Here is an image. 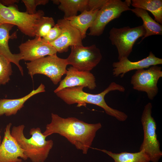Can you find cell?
<instances>
[{
  "instance_id": "obj_10",
  "label": "cell",
  "mask_w": 162,
  "mask_h": 162,
  "mask_svg": "<svg viewBox=\"0 0 162 162\" xmlns=\"http://www.w3.org/2000/svg\"><path fill=\"white\" fill-rule=\"evenodd\" d=\"M130 10L125 0H108L98 10L92 25L89 28L88 35L93 36L101 35L106 26L110 22L118 18L122 12Z\"/></svg>"
},
{
  "instance_id": "obj_17",
  "label": "cell",
  "mask_w": 162,
  "mask_h": 162,
  "mask_svg": "<svg viewBox=\"0 0 162 162\" xmlns=\"http://www.w3.org/2000/svg\"><path fill=\"white\" fill-rule=\"evenodd\" d=\"M45 86L41 83L35 90L22 98L16 99H0V116L5 115L9 116L16 114L24 106L25 103L34 95L45 92Z\"/></svg>"
},
{
  "instance_id": "obj_13",
  "label": "cell",
  "mask_w": 162,
  "mask_h": 162,
  "mask_svg": "<svg viewBox=\"0 0 162 162\" xmlns=\"http://www.w3.org/2000/svg\"><path fill=\"white\" fill-rule=\"evenodd\" d=\"M12 124L5 128L3 139L0 145V162H22L28 158L11 134Z\"/></svg>"
},
{
  "instance_id": "obj_5",
  "label": "cell",
  "mask_w": 162,
  "mask_h": 162,
  "mask_svg": "<svg viewBox=\"0 0 162 162\" xmlns=\"http://www.w3.org/2000/svg\"><path fill=\"white\" fill-rule=\"evenodd\" d=\"M152 107L151 103H148L145 106L142 114L141 121L144 136L139 151L143 150L150 161L158 162L162 156V152L156 133V122L152 115Z\"/></svg>"
},
{
  "instance_id": "obj_18",
  "label": "cell",
  "mask_w": 162,
  "mask_h": 162,
  "mask_svg": "<svg viewBox=\"0 0 162 162\" xmlns=\"http://www.w3.org/2000/svg\"><path fill=\"white\" fill-rule=\"evenodd\" d=\"M98 10H86L79 15L66 19L79 31L83 40L86 37L88 29L92 25Z\"/></svg>"
},
{
  "instance_id": "obj_28",
  "label": "cell",
  "mask_w": 162,
  "mask_h": 162,
  "mask_svg": "<svg viewBox=\"0 0 162 162\" xmlns=\"http://www.w3.org/2000/svg\"><path fill=\"white\" fill-rule=\"evenodd\" d=\"M18 0H0V2L3 5L7 6H14L16 5V3L19 2Z\"/></svg>"
},
{
  "instance_id": "obj_16",
  "label": "cell",
  "mask_w": 162,
  "mask_h": 162,
  "mask_svg": "<svg viewBox=\"0 0 162 162\" xmlns=\"http://www.w3.org/2000/svg\"><path fill=\"white\" fill-rule=\"evenodd\" d=\"M14 25L8 23H0V53L4 56L10 62L14 64L18 67L21 74L23 75L22 68L19 62L22 60L20 53L13 54L10 50L8 45L9 39L14 37L10 35V32Z\"/></svg>"
},
{
  "instance_id": "obj_24",
  "label": "cell",
  "mask_w": 162,
  "mask_h": 162,
  "mask_svg": "<svg viewBox=\"0 0 162 162\" xmlns=\"http://www.w3.org/2000/svg\"><path fill=\"white\" fill-rule=\"evenodd\" d=\"M10 62L0 53V86L5 85L10 80L12 72Z\"/></svg>"
},
{
  "instance_id": "obj_29",
  "label": "cell",
  "mask_w": 162,
  "mask_h": 162,
  "mask_svg": "<svg viewBox=\"0 0 162 162\" xmlns=\"http://www.w3.org/2000/svg\"><path fill=\"white\" fill-rule=\"evenodd\" d=\"M1 136L0 135V145L1 143Z\"/></svg>"
},
{
  "instance_id": "obj_25",
  "label": "cell",
  "mask_w": 162,
  "mask_h": 162,
  "mask_svg": "<svg viewBox=\"0 0 162 162\" xmlns=\"http://www.w3.org/2000/svg\"><path fill=\"white\" fill-rule=\"evenodd\" d=\"M26 8V12L30 14H34L36 13L37 7L39 5H45L47 4L48 0H22Z\"/></svg>"
},
{
  "instance_id": "obj_8",
  "label": "cell",
  "mask_w": 162,
  "mask_h": 162,
  "mask_svg": "<svg viewBox=\"0 0 162 162\" xmlns=\"http://www.w3.org/2000/svg\"><path fill=\"white\" fill-rule=\"evenodd\" d=\"M70 53L66 58L68 65L80 71H90L102 58L100 49L95 44L87 46H70Z\"/></svg>"
},
{
  "instance_id": "obj_14",
  "label": "cell",
  "mask_w": 162,
  "mask_h": 162,
  "mask_svg": "<svg viewBox=\"0 0 162 162\" xmlns=\"http://www.w3.org/2000/svg\"><path fill=\"white\" fill-rule=\"evenodd\" d=\"M66 74L54 90L55 93L68 88L81 86L93 90L96 87L95 76L90 71H80L71 66L67 69Z\"/></svg>"
},
{
  "instance_id": "obj_12",
  "label": "cell",
  "mask_w": 162,
  "mask_h": 162,
  "mask_svg": "<svg viewBox=\"0 0 162 162\" xmlns=\"http://www.w3.org/2000/svg\"><path fill=\"white\" fill-rule=\"evenodd\" d=\"M19 48L22 59L30 62L47 56L56 54L57 52L50 44L44 41L42 38L37 36L22 43Z\"/></svg>"
},
{
  "instance_id": "obj_11",
  "label": "cell",
  "mask_w": 162,
  "mask_h": 162,
  "mask_svg": "<svg viewBox=\"0 0 162 162\" xmlns=\"http://www.w3.org/2000/svg\"><path fill=\"white\" fill-rule=\"evenodd\" d=\"M57 24L62 30L61 34L56 40L50 44L57 52H67L69 47L83 45L80 32L68 20L64 18L59 19Z\"/></svg>"
},
{
  "instance_id": "obj_22",
  "label": "cell",
  "mask_w": 162,
  "mask_h": 162,
  "mask_svg": "<svg viewBox=\"0 0 162 162\" xmlns=\"http://www.w3.org/2000/svg\"><path fill=\"white\" fill-rule=\"evenodd\" d=\"M131 5L135 8L150 11L154 16V20L162 24V0H132Z\"/></svg>"
},
{
  "instance_id": "obj_4",
  "label": "cell",
  "mask_w": 162,
  "mask_h": 162,
  "mask_svg": "<svg viewBox=\"0 0 162 162\" xmlns=\"http://www.w3.org/2000/svg\"><path fill=\"white\" fill-rule=\"evenodd\" d=\"M42 10L34 14L20 11L17 6L7 7L0 2V23L16 26L21 32L30 37H35V29L40 19L44 16Z\"/></svg>"
},
{
  "instance_id": "obj_20",
  "label": "cell",
  "mask_w": 162,
  "mask_h": 162,
  "mask_svg": "<svg viewBox=\"0 0 162 162\" xmlns=\"http://www.w3.org/2000/svg\"><path fill=\"white\" fill-rule=\"evenodd\" d=\"M88 0H58V9L64 13V19H67L77 15L78 12L81 13L88 10Z\"/></svg>"
},
{
  "instance_id": "obj_21",
  "label": "cell",
  "mask_w": 162,
  "mask_h": 162,
  "mask_svg": "<svg viewBox=\"0 0 162 162\" xmlns=\"http://www.w3.org/2000/svg\"><path fill=\"white\" fill-rule=\"evenodd\" d=\"M97 149L108 154L113 159L114 162H150V161L148 157L142 150L135 153L122 152L118 153H113L105 149Z\"/></svg>"
},
{
  "instance_id": "obj_2",
  "label": "cell",
  "mask_w": 162,
  "mask_h": 162,
  "mask_svg": "<svg viewBox=\"0 0 162 162\" xmlns=\"http://www.w3.org/2000/svg\"><path fill=\"white\" fill-rule=\"evenodd\" d=\"M84 87L80 86L64 88L58 92L57 96L69 105L77 104V106H86L87 104L97 105L102 108L108 115L113 117L120 121L123 122L128 118L127 115L124 112L109 106L104 99L105 96L110 92L118 91L123 92L125 88L122 86L112 82L100 93L93 94L83 91Z\"/></svg>"
},
{
  "instance_id": "obj_23",
  "label": "cell",
  "mask_w": 162,
  "mask_h": 162,
  "mask_svg": "<svg viewBox=\"0 0 162 162\" xmlns=\"http://www.w3.org/2000/svg\"><path fill=\"white\" fill-rule=\"evenodd\" d=\"M55 25V21L52 17L44 16L42 17L36 27L35 36L42 38L44 37Z\"/></svg>"
},
{
  "instance_id": "obj_19",
  "label": "cell",
  "mask_w": 162,
  "mask_h": 162,
  "mask_svg": "<svg viewBox=\"0 0 162 162\" xmlns=\"http://www.w3.org/2000/svg\"><path fill=\"white\" fill-rule=\"evenodd\" d=\"M130 10L137 16L141 18L143 22L142 25L146 30L145 34L142 37L138 44L148 36L153 35H162V25L153 20L147 11L138 8L131 9Z\"/></svg>"
},
{
  "instance_id": "obj_1",
  "label": "cell",
  "mask_w": 162,
  "mask_h": 162,
  "mask_svg": "<svg viewBox=\"0 0 162 162\" xmlns=\"http://www.w3.org/2000/svg\"><path fill=\"white\" fill-rule=\"evenodd\" d=\"M102 127L100 123L89 124L75 117L66 118L51 113V121L43 133L46 137L58 134L65 137L76 148L86 154L91 146L98 130Z\"/></svg>"
},
{
  "instance_id": "obj_6",
  "label": "cell",
  "mask_w": 162,
  "mask_h": 162,
  "mask_svg": "<svg viewBox=\"0 0 162 162\" xmlns=\"http://www.w3.org/2000/svg\"><path fill=\"white\" fill-rule=\"evenodd\" d=\"M28 74L32 77L36 74L48 77L55 85L61 80L67 72L66 59L58 57L56 54L48 56L26 63Z\"/></svg>"
},
{
  "instance_id": "obj_9",
  "label": "cell",
  "mask_w": 162,
  "mask_h": 162,
  "mask_svg": "<svg viewBox=\"0 0 162 162\" xmlns=\"http://www.w3.org/2000/svg\"><path fill=\"white\" fill-rule=\"evenodd\" d=\"M162 77L161 67L153 65L146 69L136 70L131 76L130 83L134 89L146 92L148 98L152 100L158 93L157 84Z\"/></svg>"
},
{
  "instance_id": "obj_27",
  "label": "cell",
  "mask_w": 162,
  "mask_h": 162,
  "mask_svg": "<svg viewBox=\"0 0 162 162\" xmlns=\"http://www.w3.org/2000/svg\"><path fill=\"white\" fill-rule=\"evenodd\" d=\"M108 0H88V10H99L107 2Z\"/></svg>"
},
{
  "instance_id": "obj_3",
  "label": "cell",
  "mask_w": 162,
  "mask_h": 162,
  "mask_svg": "<svg viewBox=\"0 0 162 162\" xmlns=\"http://www.w3.org/2000/svg\"><path fill=\"white\" fill-rule=\"evenodd\" d=\"M23 124L13 126L11 134L20 147L23 150L24 154L32 162H44L47 159L53 143L51 140H46V137L39 128H33L29 131L30 138L25 136Z\"/></svg>"
},
{
  "instance_id": "obj_26",
  "label": "cell",
  "mask_w": 162,
  "mask_h": 162,
  "mask_svg": "<svg viewBox=\"0 0 162 162\" xmlns=\"http://www.w3.org/2000/svg\"><path fill=\"white\" fill-rule=\"evenodd\" d=\"M62 30L56 23L50 29L42 40L45 42L50 44L56 40L60 35Z\"/></svg>"
},
{
  "instance_id": "obj_15",
  "label": "cell",
  "mask_w": 162,
  "mask_h": 162,
  "mask_svg": "<svg viewBox=\"0 0 162 162\" xmlns=\"http://www.w3.org/2000/svg\"><path fill=\"white\" fill-rule=\"evenodd\" d=\"M162 64V59L156 57L151 51L146 58L136 62H132L128 58H123L112 64V74L114 77H123L127 73L131 70L147 68L153 65Z\"/></svg>"
},
{
  "instance_id": "obj_7",
  "label": "cell",
  "mask_w": 162,
  "mask_h": 162,
  "mask_svg": "<svg viewBox=\"0 0 162 162\" xmlns=\"http://www.w3.org/2000/svg\"><path fill=\"white\" fill-rule=\"evenodd\" d=\"M145 33L142 25L133 28L112 27L109 32V38L112 44L117 48L118 60L123 58H128L136 41L139 38L143 37Z\"/></svg>"
}]
</instances>
